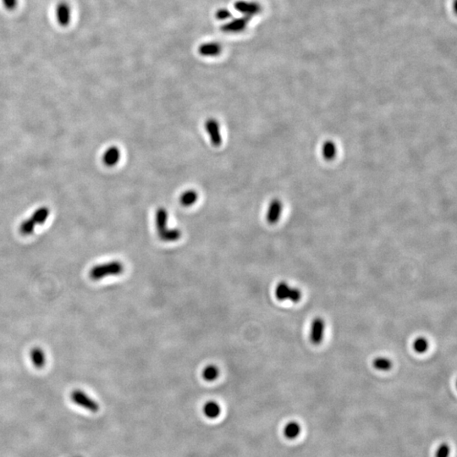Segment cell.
Masks as SVG:
<instances>
[{"mask_svg":"<svg viewBox=\"0 0 457 457\" xmlns=\"http://www.w3.org/2000/svg\"><path fill=\"white\" fill-rule=\"evenodd\" d=\"M169 213L164 208H159L155 213V225L159 239L164 242H175L181 239V231L179 229L168 227Z\"/></svg>","mask_w":457,"mask_h":457,"instance_id":"cell-1","label":"cell"},{"mask_svg":"<svg viewBox=\"0 0 457 457\" xmlns=\"http://www.w3.org/2000/svg\"><path fill=\"white\" fill-rule=\"evenodd\" d=\"M124 266L120 262L112 261L106 264H98L89 272V277L93 280H100L108 276H116L122 274Z\"/></svg>","mask_w":457,"mask_h":457,"instance_id":"cell-2","label":"cell"},{"mask_svg":"<svg viewBox=\"0 0 457 457\" xmlns=\"http://www.w3.org/2000/svg\"><path fill=\"white\" fill-rule=\"evenodd\" d=\"M275 296L279 301L289 300L298 302L301 299V292L299 289L291 287L286 282H280L275 288Z\"/></svg>","mask_w":457,"mask_h":457,"instance_id":"cell-3","label":"cell"},{"mask_svg":"<svg viewBox=\"0 0 457 457\" xmlns=\"http://www.w3.org/2000/svg\"><path fill=\"white\" fill-rule=\"evenodd\" d=\"M71 398L74 403L82 408L86 409L88 411L97 412L99 410V405L82 390L80 389L74 390L71 393Z\"/></svg>","mask_w":457,"mask_h":457,"instance_id":"cell-4","label":"cell"},{"mask_svg":"<svg viewBox=\"0 0 457 457\" xmlns=\"http://www.w3.org/2000/svg\"><path fill=\"white\" fill-rule=\"evenodd\" d=\"M204 126H205L206 132H208L211 143L213 147H218L221 146L223 142L222 135H221L218 120L213 119V118H210V119L206 120Z\"/></svg>","mask_w":457,"mask_h":457,"instance_id":"cell-5","label":"cell"},{"mask_svg":"<svg viewBox=\"0 0 457 457\" xmlns=\"http://www.w3.org/2000/svg\"><path fill=\"white\" fill-rule=\"evenodd\" d=\"M325 330V323L323 318H316L313 319L311 326L310 340L313 345H319L323 341Z\"/></svg>","mask_w":457,"mask_h":457,"instance_id":"cell-6","label":"cell"},{"mask_svg":"<svg viewBox=\"0 0 457 457\" xmlns=\"http://www.w3.org/2000/svg\"><path fill=\"white\" fill-rule=\"evenodd\" d=\"M55 18L59 26L67 27L72 18L71 6L66 2L59 3L55 7Z\"/></svg>","mask_w":457,"mask_h":457,"instance_id":"cell-7","label":"cell"},{"mask_svg":"<svg viewBox=\"0 0 457 457\" xmlns=\"http://www.w3.org/2000/svg\"><path fill=\"white\" fill-rule=\"evenodd\" d=\"M282 211H283V204L281 202L279 199H274L269 204V208L267 211V221L271 225L276 224L280 219Z\"/></svg>","mask_w":457,"mask_h":457,"instance_id":"cell-8","label":"cell"},{"mask_svg":"<svg viewBox=\"0 0 457 457\" xmlns=\"http://www.w3.org/2000/svg\"><path fill=\"white\" fill-rule=\"evenodd\" d=\"M120 159V151L117 147L112 146L107 148L103 154V164L106 166L114 167L119 163Z\"/></svg>","mask_w":457,"mask_h":457,"instance_id":"cell-9","label":"cell"},{"mask_svg":"<svg viewBox=\"0 0 457 457\" xmlns=\"http://www.w3.org/2000/svg\"><path fill=\"white\" fill-rule=\"evenodd\" d=\"M31 360L35 367L41 369L46 364V356L41 348L36 347L31 351Z\"/></svg>","mask_w":457,"mask_h":457,"instance_id":"cell-10","label":"cell"},{"mask_svg":"<svg viewBox=\"0 0 457 457\" xmlns=\"http://www.w3.org/2000/svg\"><path fill=\"white\" fill-rule=\"evenodd\" d=\"M203 414L209 419H215L221 414V407L216 401H208L203 406Z\"/></svg>","mask_w":457,"mask_h":457,"instance_id":"cell-11","label":"cell"},{"mask_svg":"<svg viewBox=\"0 0 457 457\" xmlns=\"http://www.w3.org/2000/svg\"><path fill=\"white\" fill-rule=\"evenodd\" d=\"M301 426L296 422H290L284 428V436L288 440H294L301 433Z\"/></svg>","mask_w":457,"mask_h":457,"instance_id":"cell-12","label":"cell"},{"mask_svg":"<svg viewBox=\"0 0 457 457\" xmlns=\"http://www.w3.org/2000/svg\"><path fill=\"white\" fill-rule=\"evenodd\" d=\"M49 209L46 207H41L33 212L30 219L35 223V225H43L49 218Z\"/></svg>","mask_w":457,"mask_h":457,"instance_id":"cell-13","label":"cell"},{"mask_svg":"<svg viewBox=\"0 0 457 457\" xmlns=\"http://www.w3.org/2000/svg\"><path fill=\"white\" fill-rule=\"evenodd\" d=\"M198 199V194L194 190H189L182 193L180 198V203L184 207H191L196 203Z\"/></svg>","mask_w":457,"mask_h":457,"instance_id":"cell-14","label":"cell"},{"mask_svg":"<svg viewBox=\"0 0 457 457\" xmlns=\"http://www.w3.org/2000/svg\"><path fill=\"white\" fill-rule=\"evenodd\" d=\"M373 366L379 371H388L392 367V362L386 357H377L374 360Z\"/></svg>","mask_w":457,"mask_h":457,"instance_id":"cell-15","label":"cell"},{"mask_svg":"<svg viewBox=\"0 0 457 457\" xmlns=\"http://www.w3.org/2000/svg\"><path fill=\"white\" fill-rule=\"evenodd\" d=\"M220 375V371L218 367L214 365H208V367H206L203 371V379L206 381H213L218 378Z\"/></svg>","mask_w":457,"mask_h":457,"instance_id":"cell-16","label":"cell"},{"mask_svg":"<svg viewBox=\"0 0 457 457\" xmlns=\"http://www.w3.org/2000/svg\"><path fill=\"white\" fill-rule=\"evenodd\" d=\"M220 48L217 43H206L201 48V54L206 56H214L220 53Z\"/></svg>","mask_w":457,"mask_h":457,"instance_id":"cell-17","label":"cell"},{"mask_svg":"<svg viewBox=\"0 0 457 457\" xmlns=\"http://www.w3.org/2000/svg\"><path fill=\"white\" fill-rule=\"evenodd\" d=\"M414 351H415L417 353H419V354H422V353H425L428 349V340H426L425 338L423 337H418L414 340Z\"/></svg>","mask_w":457,"mask_h":457,"instance_id":"cell-18","label":"cell"},{"mask_svg":"<svg viewBox=\"0 0 457 457\" xmlns=\"http://www.w3.org/2000/svg\"><path fill=\"white\" fill-rule=\"evenodd\" d=\"M35 227V223L31 219H27L20 224V231L23 235H32L34 232Z\"/></svg>","mask_w":457,"mask_h":457,"instance_id":"cell-19","label":"cell"},{"mask_svg":"<svg viewBox=\"0 0 457 457\" xmlns=\"http://www.w3.org/2000/svg\"><path fill=\"white\" fill-rule=\"evenodd\" d=\"M337 153V148L335 143L332 142H326L323 146V155L327 159H331L335 158Z\"/></svg>","mask_w":457,"mask_h":457,"instance_id":"cell-20","label":"cell"},{"mask_svg":"<svg viewBox=\"0 0 457 457\" xmlns=\"http://www.w3.org/2000/svg\"><path fill=\"white\" fill-rule=\"evenodd\" d=\"M237 8L241 11L247 13V14H250V13L254 14L258 10V7H257V5H255V4H252V3H240Z\"/></svg>","mask_w":457,"mask_h":457,"instance_id":"cell-21","label":"cell"},{"mask_svg":"<svg viewBox=\"0 0 457 457\" xmlns=\"http://www.w3.org/2000/svg\"><path fill=\"white\" fill-rule=\"evenodd\" d=\"M450 448L447 444L443 443L439 446L436 450V457H449L450 455Z\"/></svg>","mask_w":457,"mask_h":457,"instance_id":"cell-22","label":"cell"},{"mask_svg":"<svg viewBox=\"0 0 457 457\" xmlns=\"http://www.w3.org/2000/svg\"><path fill=\"white\" fill-rule=\"evenodd\" d=\"M247 24V20H243V19H240V20H236V21L233 22L232 24L230 25V31H242L243 28H244L245 26Z\"/></svg>","mask_w":457,"mask_h":457,"instance_id":"cell-23","label":"cell"},{"mask_svg":"<svg viewBox=\"0 0 457 457\" xmlns=\"http://www.w3.org/2000/svg\"><path fill=\"white\" fill-rule=\"evenodd\" d=\"M4 7L8 10H14L17 8L18 0H1Z\"/></svg>","mask_w":457,"mask_h":457,"instance_id":"cell-24","label":"cell"},{"mask_svg":"<svg viewBox=\"0 0 457 457\" xmlns=\"http://www.w3.org/2000/svg\"><path fill=\"white\" fill-rule=\"evenodd\" d=\"M218 16L220 19H228L230 16V13L226 10H221L219 11Z\"/></svg>","mask_w":457,"mask_h":457,"instance_id":"cell-25","label":"cell"}]
</instances>
